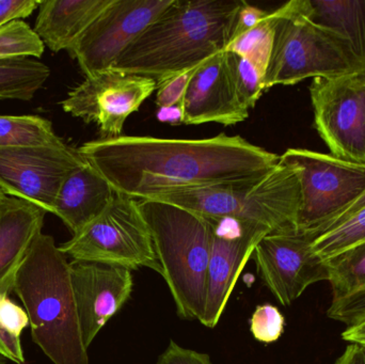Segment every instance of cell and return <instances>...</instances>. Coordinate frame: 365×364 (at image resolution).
Here are the masks:
<instances>
[{
	"label": "cell",
	"mask_w": 365,
	"mask_h": 364,
	"mask_svg": "<svg viewBox=\"0 0 365 364\" xmlns=\"http://www.w3.org/2000/svg\"><path fill=\"white\" fill-rule=\"evenodd\" d=\"M28 325L27 312L16 305L9 294H0V328L14 337L21 338Z\"/></svg>",
	"instance_id": "4dcf8cb0"
},
{
	"label": "cell",
	"mask_w": 365,
	"mask_h": 364,
	"mask_svg": "<svg viewBox=\"0 0 365 364\" xmlns=\"http://www.w3.org/2000/svg\"><path fill=\"white\" fill-rule=\"evenodd\" d=\"M365 241V207L345 218L313 241V249L323 260Z\"/></svg>",
	"instance_id": "d4e9b609"
},
{
	"label": "cell",
	"mask_w": 365,
	"mask_h": 364,
	"mask_svg": "<svg viewBox=\"0 0 365 364\" xmlns=\"http://www.w3.org/2000/svg\"><path fill=\"white\" fill-rule=\"evenodd\" d=\"M115 196L110 184L86 162L64 180L56 197L53 214L75 235L102 215Z\"/></svg>",
	"instance_id": "ac0fdd59"
},
{
	"label": "cell",
	"mask_w": 365,
	"mask_h": 364,
	"mask_svg": "<svg viewBox=\"0 0 365 364\" xmlns=\"http://www.w3.org/2000/svg\"><path fill=\"white\" fill-rule=\"evenodd\" d=\"M77 150L115 192L140 201L259 179L280 162L277 154L225 134L204 139L121 135Z\"/></svg>",
	"instance_id": "6da1fadb"
},
{
	"label": "cell",
	"mask_w": 365,
	"mask_h": 364,
	"mask_svg": "<svg viewBox=\"0 0 365 364\" xmlns=\"http://www.w3.org/2000/svg\"><path fill=\"white\" fill-rule=\"evenodd\" d=\"M244 0H173L111 68L156 83L190 70L231 40Z\"/></svg>",
	"instance_id": "7a4b0ae2"
},
{
	"label": "cell",
	"mask_w": 365,
	"mask_h": 364,
	"mask_svg": "<svg viewBox=\"0 0 365 364\" xmlns=\"http://www.w3.org/2000/svg\"><path fill=\"white\" fill-rule=\"evenodd\" d=\"M156 118L158 121L163 123L173 124V125H179L184 123V108L182 104L175 105L170 107H158Z\"/></svg>",
	"instance_id": "d590c367"
},
{
	"label": "cell",
	"mask_w": 365,
	"mask_h": 364,
	"mask_svg": "<svg viewBox=\"0 0 365 364\" xmlns=\"http://www.w3.org/2000/svg\"><path fill=\"white\" fill-rule=\"evenodd\" d=\"M46 212L32 203L6 196L0 203V294H10L17 271L42 232Z\"/></svg>",
	"instance_id": "e0dca14e"
},
{
	"label": "cell",
	"mask_w": 365,
	"mask_h": 364,
	"mask_svg": "<svg viewBox=\"0 0 365 364\" xmlns=\"http://www.w3.org/2000/svg\"><path fill=\"white\" fill-rule=\"evenodd\" d=\"M332 301L365 288V241L327 260Z\"/></svg>",
	"instance_id": "603a6c76"
},
{
	"label": "cell",
	"mask_w": 365,
	"mask_h": 364,
	"mask_svg": "<svg viewBox=\"0 0 365 364\" xmlns=\"http://www.w3.org/2000/svg\"><path fill=\"white\" fill-rule=\"evenodd\" d=\"M61 141L53 124L38 115H0L1 147H41Z\"/></svg>",
	"instance_id": "7402d4cb"
},
{
	"label": "cell",
	"mask_w": 365,
	"mask_h": 364,
	"mask_svg": "<svg viewBox=\"0 0 365 364\" xmlns=\"http://www.w3.org/2000/svg\"><path fill=\"white\" fill-rule=\"evenodd\" d=\"M158 364H212L210 355L182 348L171 340L168 348L158 358Z\"/></svg>",
	"instance_id": "1f68e13d"
},
{
	"label": "cell",
	"mask_w": 365,
	"mask_h": 364,
	"mask_svg": "<svg viewBox=\"0 0 365 364\" xmlns=\"http://www.w3.org/2000/svg\"><path fill=\"white\" fill-rule=\"evenodd\" d=\"M272 55L266 90L308 78H334L365 73L349 45L310 17L309 0H292L274 11Z\"/></svg>",
	"instance_id": "5b68a950"
},
{
	"label": "cell",
	"mask_w": 365,
	"mask_h": 364,
	"mask_svg": "<svg viewBox=\"0 0 365 364\" xmlns=\"http://www.w3.org/2000/svg\"><path fill=\"white\" fill-rule=\"evenodd\" d=\"M365 207V194L364 196L361 197V198L359 199V200L357 201V202L355 203V204L353 205V207H351V209H349V211L346 212V213L344 214V215L341 216L340 218H339L338 220H336V222H334V224H332V227L336 226V224H340L341 222H343V220L345 219V218L349 217V216H351V214L356 213V212L359 211L360 209H362V207ZM330 228V229H331ZM328 231V230H327ZM325 233V232H324Z\"/></svg>",
	"instance_id": "f35d334b"
},
{
	"label": "cell",
	"mask_w": 365,
	"mask_h": 364,
	"mask_svg": "<svg viewBox=\"0 0 365 364\" xmlns=\"http://www.w3.org/2000/svg\"><path fill=\"white\" fill-rule=\"evenodd\" d=\"M342 339L356 345H365V316L343 331Z\"/></svg>",
	"instance_id": "8d00e7d4"
},
{
	"label": "cell",
	"mask_w": 365,
	"mask_h": 364,
	"mask_svg": "<svg viewBox=\"0 0 365 364\" xmlns=\"http://www.w3.org/2000/svg\"><path fill=\"white\" fill-rule=\"evenodd\" d=\"M314 235L297 229L269 233L253 251L257 275L283 306H289L304 291L329 280V267L313 249Z\"/></svg>",
	"instance_id": "8fae6325"
},
{
	"label": "cell",
	"mask_w": 365,
	"mask_h": 364,
	"mask_svg": "<svg viewBox=\"0 0 365 364\" xmlns=\"http://www.w3.org/2000/svg\"><path fill=\"white\" fill-rule=\"evenodd\" d=\"M38 0H0V28L26 19L38 9Z\"/></svg>",
	"instance_id": "d6a6232c"
},
{
	"label": "cell",
	"mask_w": 365,
	"mask_h": 364,
	"mask_svg": "<svg viewBox=\"0 0 365 364\" xmlns=\"http://www.w3.org/2000/svg\"><path fill=\"white\" fill-rule=\"evenodd\" d=\"M225 53L238 98L250 110L266 90L265 73L246 58L231 51Z\"/></svg>",
	"instance_id": "484cf974"
},
{
	"label": "cell",
	"mask_w": 365,
	"mask_h": 364,
	"mask_svg": "<svg viewBox=\"0 0 365 364\" xmlns=\"http://www.w3.org/2000/svg\"><path fill=\"white\" fill-rule=\"evenodd\" d=\"M44 46L38 34L25 21H13L0 28V60L21 57L40 59Z\"/></svg>",
	"instance_id": "4316f807"
},
{
	"label": "cell",
	"mask_w": 365,
	"mask_h": 364,
	"mask_svg": "<svg viewBox=\"0 0 365 364\" xmlns=\"http://www.w3.org/2000/svg\"><path fill=\"white\" fill-rule=\"evenodd\" d=\"M178 316L201 321L216 220L158 200L139 201Z\"/></svg>",
	"instance_id": "277c9868"
},
{
	"label": "cell",
	"mask_w": 365,
	"mask_h": 364,
	"mask_svg": "<svg viewBox=\"0 0 365 364\" xmlns=\"http://www.w3.org/2000/svg\"><path fill=\"white\" fill-rule=\"evenodd\" d=\"M268 12L257 8V6H251L246 1H242L237 15H236L235 25H234L233 32H232V38H237L240 34L250 30L255 25L259 23ZM230 40V41H231Z\"/></svg>",
	"instance_id": "836d02e7"
},
{
	"label": "cell",
	"mask_w": 365,
	"mask_h": 364,
	"mask_svg": "<svg viewBox=\"0 0 365 364\" xmlns=\"http://www.w3.org/2000/svg\"><path fill=\"white\" fill-rule=\"evenodd\" d=\"M86 164L78 150L63 141L41 147L0 149V188L6 196L53 214L64 180Z\"/></svg>",
	"instance_id": "30bf717a"
},
{
	"label": "cell",
	"mask_w": 365,
	"mask_h": 364,
	"mask_svg": "<svg viewBox=\"0 0 365 364\" xmlns=\"http://www.w3.org/2000/svg\"><path fill=\"white\" fill-rule=\"evenodd\" d=\"M310 17L340 36L365 71V0H309Z\"/></svg>",
	"instance_id": "ffe728a7"
},
{
	"label": "cell",
	"mask_w": 365,
	"mask_h": 364,
	"mask_svg": "<svg viewBox=\"0 0 365 364\" xmlns=\"http://www.w3.org/2000/svg\"><path fill=\"white\" fill-rule=\"evenodd\" d=\"M314 126L331 155L365 164V73L311 83Z\"/></svg>",
	"instance_id": "9c48e42d"
},
{
	"label": "cell",
	"mask_w": 365,
	"mask_h": 364,
	"mask_svg": "<svg viewBox=\"0 0 365 364\" xmlns=\"http://www.w3.org/2000/svg\"><path fill=\"white\" fill-rule=\"evenodd\" d=\"M156 88L158 83L149 77L110 68L86 76L61 106L73 117L98 124L102 138H113L121 136L128 118Z\"/></svg>",
	"instance_id": "7c38bea8"
},
{
	"label": "cell",
	"mask_w": 365,
	"mask_h": 364,
	"mask_svg": "<svg viewBox=\"0 0 365 364\" xmlns=\"http://www.w3.org/2000/svg\"><path fill=\"white\" fill-rule=\"evenodd\" d=\"M334 364H365L362 356L361 348L356 344L347 346L345 352Z\"/></svg>",
	"instance_id": "74e56055"
},
{
	"label": "cell",
	"mask_w": 365,
	"mask_h": 364,
	"mask_svg": "<svg viewBox=\"0 0 365 364\" xmlns=\"http://www.w3.org/2000/svg\"><path fill=\"white\" fill-rule=\"evenodd\" d=\"M70 271L81 336L89 348L130 299L134 279L130 269L98 263L72 261Z\"/></svg>",
	"instance_id": "9a60e30c"
},
{
	"label": "cell",
	"mask_w": 365,
	"mask_h": 364,
	"mask_svg": "<svg viewBox=\"0 0 365 364\" xmlns=\"http://www.w3.org/2000/svg\"><path fill=\"white\" fill-rule=\"evenodd\" d=\"M274 32V14L272 12L248 31L232 38L225 51L246 58L266 74L272 55Z\"/></svg>",
	"instance_id": "cb8c5ba5"
},
{
	"label": "cell",
	"mask_w": 365,
	"mask_h": 364,
	"mask_svg": "<svg viewBox=\"0 0 365 364\" xmlns=\"http://www.w3.org/2000/svg\"><path fill=\"white\" fill-rule=\"evenodd\" d=\"M173 0H113L68 49L86 76L110 70Z\"/></svg>",
	"instance_id": "4fadbf2b"
},
{
	"label": "cell",
	"mask_w": 365,
	"mask_h": 364,
	"mask_svg": "<svg viewBox=\"0 0 365 364\" xmlns=\"http://www.w3.org/2000/svg\"><path fill=\"white\" fill-rule=\"evenodd\" d=\"M49 75L48 66L36 58L0 60V100H32Z\"/></svg>",
	"instance_id": "44dd1931"
},
{
	"label": "cell",
	"mask_w": 365,
	"mask_h": 364,
	"mask_svg": "<svg viewBox=\"0 0 365 364\" xmlns=\"http://www.w3.org/2000/svg\"><path fill=\"white\" fill-rule=\"evenodd\" d=\"M6 194H4V192H2L1 188H0V203L2 202V200H4V198H6Z\"/></svg>",
	"instance_id": "ab89813d"
},
{
	"label": "cell",
	"mask_w": 365,
	"mask_h": 364,
	"mask_svg": "<svg viewBox=\"0 0 365 364\" xmlns=\"http://www.w3.org/2000/svg\"><path fill=\"white\" fill-rule=\"evenodd\" d=\"M13 292L29 318L32 341L53 364H89L68 256L41 232L24 259Z\"/></svg>",
	"instance_id": "3957f363"
},
{
	"label": "cell",
	"mask_w": 365,
	"mask_h": 364,
	"mask_svg": "<svg viewBox=\"0 0 365 364\" xmlns=\"http://www.w3.org/2000/svg\"><path fill=\"white\" fill-rule=\"evenodd\" d=\"M59 249L77 262L111 265L130 271L147 267L162 275L139 201L118 192L102 215Z\"/></svg>",
	"instance_id": "ba28073f"
},
{
	"label": "cell",
	"mask_w": 365,
	"mask_h": 364,
	"mask_svg": "<svg viewBox=\"0 0 365 364\" xmlns=\"http://www.w3.org/2000/svg\"><path fill=\"white\" fill-rule=\"evenodd\" d=\"M361 348L362 356H364V360L365 363V345H359Z\"/></svg>",
	"instance_id": "60d3db41"
},
{
	"label": "cell",
	"mask_w": 365,
	"mask_h": 364,
	"mask_svg": "<svg viewBox=\"0 0 365 364\" xmlns=\"http://www.w3.org/2000/svg\"><path fill=\"white\" fill-rule=\"evenodd\" d=\"M285 320L280 310L265 303L257 306L250 320V331L253 338L262 343L278 341L284 331Z\"/></svg>",
	"instance_id": "83f0119b"
},
{
	"label": "cell",
	"mask_w": 365,
	"mask_h": 364,
	"mask_svg": "<svg viewBox=\"0 0 365 364\" xmlns=\"http://www.w3.org/2000/svg\"><path fill=\"white\" fill-rule=\"evenodd\" d=\"M280 162L299 177L302 232L323 234L365 194V164L306 149L287 150Z\"/></svg>",
	"instance_id": "52a82bcc"
},
{
	"label": "cell",
	"mask_w": 365,
	"mask_h": 364,
	"mask_svg": "<svg viewBox=\"0 0 365 364\" xmlns=\"http://www.w3.org/2000/svg\"><path fill=\"white\" fill-rule=\"evenodd\" d=\"M158 201L184 207L208 219L261 224L274 233L296 229L299 177L293 168L280 162L259 179L175 192Z\"/></svg>",
	"instance_id": "8992f818"
},
{
	"label": "cell",
	"mask_w": 365,
	"mask_h": 364,
	"mask_svg": "<svg viewBox=\"0 0 365 364\" xmlns=\"http://www.w3.org/2000/svg\"><path fill=\"white\" fill-rule=\"evenodd\" d=\"M216 222L208 264L205 311L200 321L210 329L220 321L236 281L257 244L272 233L266 227L253 222Z\"/></svg>",
	"instance_id": "5bb4252c"
},
{
	"label": "cell",
	"mask_w": 365,
	"mask_h": 364,
	"mask_svg": "<svg viewBox=\"0 0 365 364\" xmlns=\"http://www.w3.org/2000/svg\"><path fill=\"white\" fill-rule=\"evenodd\" d=\"M6 359H4V357L0 356V364H6Z\"/></svg>",
	"instance_id": "b9f144b4"
},
{
	"label": "cell",
	"mask_w": 365,
	"mask_h": 364,
	"mask_svg": "<svg viewBox=\"0 0 365 364\" xmlns=\"http://www.w3.org/2000/svg\"><path fill=\"white\" fill-rule=\"evenodd\" d=\"M184 124L235 125L248 118L249 109L238 98L227 63L221 51L202 62L191 77L182 100Z\"/></svg>",
	"instance_id": "2e32d148"
},
{
	"label": "cell",
	"mask_w": 365,
	"mask_h": 364,
	"mask_svg": "<svg viewBox=\"0 0 365 364\" xmlns=\"http://www.w3.org/2000/svg\"><path fill=\"white\" fill-rule=\"evenodd\" d=\"M332 320L351 326L365 316V288L344 298L332 301L327 311Z\"/></svg>",
	"instance_id": "f546056e"
},
{
	"label": "cell",
	"mask_w": 365,
	"mask_h": 364,
	"mask_svg": "<svg viewBox=\"0 0 365 364\" xmlns=\"http://www.w3.org/2000/svg\"><path fill=\"white\" fill-rule=\"evenodd\" d=\"M197 66L190 68V70L184 71V72L178 73V74L158 83V88H156L158 90L156 105L158 107H170L182 104L189 81L195 74Z\"/></svg>",
	"instance_id": "f1b7e54d"
},
{
	"label": "cell",
	"mask_w": 365,
	"mask_h": 364,
	"mask_svg": "<svg viewBox=\"0 0 365 364\" xmlns=\"http://www.w3.org/2000/svg\"><path fill=\"white\" fill-rule=\"evenodd\" d=\"M113 0H46L41 2L34 32L49 49L68 51Z\"/></svg>",
	"instance_id": "d6986e66"
},
{
	"label": "cell",
	"mask_w": 365,
	"mask_h": 364,
	"mask_svg": "<svg viewBox=\"0 0 365 364\" xmlns=\"http://www.w3.org/2000/svg\"><path fill=\"white\" fill-rule=\"evenodd\" d=\"M0 356L16 364L25 363L21 338L14 337L0 328Z\"/></svg>",
	"instance_id": "e575fe53"
}]
</instances>
